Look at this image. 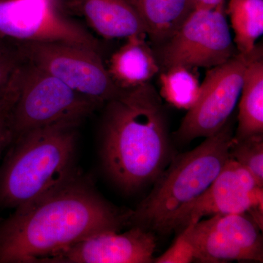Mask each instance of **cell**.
Returning a JSON list of instances; mask_svg holds the SVG:
<instances>
[{"label":"cell","mask_w":263,"mask_h":263,"mask_svg":"<svg viewBox=\"0 0 263 263\" xmlns=\"http://www.w3.org/2000/svg\"><path fill=\"white\" fill-rule=\"evenodd\" d=\"M262 55V48L257 45L250 53H238L224 63L209 69L200 84L198 100L187 110L175 133L176 139L187 143L220 130L239 100L247 66Z\"/></svg>","instance_id":"obj_7"},{"label":"cell","mask_w":263,"mask_h":263,"mask_svg":"<svg viewBox=\"0 0 263 263\" xmlns=\"http://www.w3.org/2000/svg\"><path fill=\"white\" fill-rule=\"evenodd\" d=\"M233 137L228 122L193 150L174 155L148 196L129 212V222L167 234L175 218L209 188L229 160Z\"/></svg>","instance_id":"obj_4"},{"label":"cell","mask_w":263,"mask_h":263,"mask_svg":"<svg viewBox=\"0 0 263 263\" xmlns=\"http://www.w3.org/2000/svg\"><path fill=\"white\" fill-rule=\"evenodd\" d=\"M235 139L263 135V59L257 57L246 69L240 93Z\"/></svg>","instance_id":"obj_16"},{"label":"cell","mask_w":263,"mask_h":263,"mask_svg":"<svg viewBox=\"0 0 263 263\" xmlns=\"http://www.w3.org/2000/svg\"><path fill=\"white\" fill-rule=\"evenodd\" d=\"M13 46H14V44L13 43L0 37V54H3L5 52L9 51L10 48H13Z\"/></svg>","instance_id":"obj_24"},{"label":"cell","mask_w":263,"mask_h":263,"mask_svg":"<svg viewBox=\"0 0 263 263\" xmlns=\"http://www.w3.org/2000/svg\"><path fill=\"white\" fill-rule=\"evenodd\" d=\"M129 216L79 174L0 221V263H44L91 235L119 231Z\"/></svg>","instance_id":"obj_1"},{"label":"cell","mask_w":263,"mask_h":263,"mask_svg":"<svg viewBox=\"0 0 263 263\" xmlns=\"http://www.w3.org/2000/svg\"><path fill=\"white\" fill-rule=\"evenodd\" d=\"M22 58L101 106L122 92L112 80L100 51L54 42L13 43Z\"/></svg>","instance_id":"obj_6"},{"label":"cell","mask_w":263,"mask_h":263,"mask_svg":"<svg viewBox=\"0 0 263 263\" xmlns=\"http://www.w3.org/2000/svg\"><path fill=\"white\" fill-rule=\"evenodd\" d=\"M233 214H248L262 228L263 186L230 157L209 188L175 218L168 233L181 231L205 216Z\"/></svg>","instance_id":"obj_10"},{"label":"cell","mask_w":263,"mask_h":263,"mask_svg":"<svg viewBox=\"0 0 263 263\" xmlns=\"http://www.w3.org/2000/svg\"><path fill=\"white\" fill-rule=\"evenodd\" d=\"M175 155L161 97L147 83L106 104L102 127L104 169L133 193L153 183Z\"/></svg>","instance_id":"obj_2"},{"label":"cell","mask_w":263,"mask_h":263,"mask_svg":"<svg viewBox=\"0 0 263 263\" xmlns=\"http://www.w3.org/2000/svg\"><path fill=\"white\" fill-rule=\"evenodd\" d=\"M61 122L29 132L9 145L0 166V207L15 209L76 177L78 127Z\"/></svg>","instance_id":"obj_3"},{"label":"cell","mask_w":263,"mask_h":263,"mask_svg":"<svg viewBox=\"0 0 263 263\" xmlns=\"http://www.w3.org/2000/svg\"><path fill=\"white\" fill-rule=\"evenodd\" d=\"M22 61L23 58L15 45L9 51L0 54V98L5 94L13 72Z\"/></svg>","instance_id":"obj_22"},{"label":"cell","mask_w":263,"mask_h":263,"mask_svg":"<svg viewBox=\"0 0 263 263\" xmlns=\"http://www.w3.org/2000/svg\"><path fill=\"white\" fill-rule=\"evenodd\" d=\"M262 230L248 214L216 215L191 223L195 261L262 262Z\"/></svg>","instance_id":"obj_11"},{"label":"cell","mask_w":263,"mask_h":263,"mask_svg":"<svg viewBox=\"0 0 263 263\" xmlns=\"http://www.w3.org/2000/svg\"><path fill=\"white\" fill-rule=\"evenodd\" d=\"M237 51L224 13V3L214 8L195 9L161 50L164 68L183 66L212 68Z\"/></svg>","instance_id":"obj_8"},{"label":"cell","mask_w":263,"mask_h":263,"mask_svg":"<svg viewBox=\"0 0 263 263\" xmlns=\"http://www.w3.org/2000/svg\"><path fill=\"white\" fill-rule=\"evenodd\" d=\"M200 91V81L192 68L176 66L166 69L160 76V97L176 108H193Z\"/></svg>","instance_id":"obj_18"},{"label":"cell","mask_w":263,"mask_h":263,"mask_svg":"<svg viewBox=\"0 0 263 263\" xmlns=\"http://www.w3.org/2000/svg\"><path fill=\"white\" fill-rule=\"evenodd\" d=\"M0 37L11 43H70L100 51L99 41L62 15L52 0H0Z\"/></svg>","instance_id":"obj_9"},{"label":"cell","mask_w":263,"mask_h":263,"mask_svg":"<svg viewBox=\"0 0 263 263\" xmlns=\"http://www.w3.org/2000/svg\"><path fill=\"white\" fill-rule=\"evenodd\" d=\"M230 157L238 162L263 186V135L232 139Z\"/></svg>","instance_id":"obj_19"},{"label":"cell","mask_w":263,"mask_h":263,"mask_svg":"<svg viewBox=\"0 0 263 263\" xmlns=\"http://www.w3.org/2000/svg\"><path fill=\"white\" fill-rule=\"evenodd\" d=\"M194 9L214 8L224 3V0H190Z\"/></svg>","instance_id":"obj_23"},{"label":"cell","mask_w":263,"mask_h":263,"mask_svg":"<svg viewBox=\"0 0 263 263\" xmlns=\"http://www.w3.org/2000/svg\"><path fill=\"white\" fill-rule=\"evenodd\" d=\"M14 75L16 96L10 115V143L56 123H81L100 107L24 59Z\"/></svg>","instance_id":"obj_5"},{"label":"cell","mask_w":263,"mask_h":263,"mask_svg":"<svg viewBox=\"0 0 263 263\" xmlns=\"http://www.w3.org/2000/svg\"><path fill=\"white\" fill-rule=\"evenodd\" d=\"M195 261V250L191 238V224L180 231L174 245L160 257H156V263H189Z\"/></svg>","instance_id":"obj_20"},{"label":"cell","mask_w":263,"mask_h":263,"mask_svg":"<svg viewBox=\"0 0 263 263\" xmlns=\"http://www.w3.org/2000/svg\"><path fill=\"white\" fill-rule=\"evenodd\" d=\"M156 247L153 232L133 226L123 233L108 230L91 235L44 263H151Z\"/></svg>","instance_id":"obj_12"},{"label":"cell","mask_w":263,"mask_h":263,"mask_svg":"<svg viewBox=\"0 0 263 263\" xmlns=\"http://www.w3.org/2000/svg\"><path fill=\"white\" fill-rule=\"evenodd\" d=\"M146 37L133 36L112 55L108 71L122 89L138 87L149 82L160 70L158 62Z\"/></svg>","instance_id":"obj_14"},{"label":"cell","mask_w":263,"mask_h":263,"mask_svg":"<svg viewBox=\"0 0 263 263\" xmlns=\"http://www.w3.org/2000/svg\"><path fill=\"white\" fill-rule=\"evenodd\" d=\"M227 13L238 53H249L263 33V0H230Z\"/></svg>","instance_id":"obj_17"},{"label":"cell","mask_w":263,"mask_h":263,"mask_svg":"<svg viewBox=\"0 0 263 263\" xmlns=\"http://www.w3.org/2000/svg\"><path fill=\"white\" fill-rule=\"evenodd\" d=\"M5 94L0 98V156L11 142L10 115L14 104L16 89L14 81L10 79Z\"/></svg>","instance_id":"obj_21"},{"label":"cell","mask_w":263,"mask_h":263,"mask_svg":"<svg viewBox=\"0 0 263 263\" xmlns=\"http://www.w3.org/2000/svg\"><path fill=\"white\" fill-rule=\"evenodd\" d=\"M146 25L148 35L164 43L180 28L194 9L190 0H126Z\"/></svg>","instance_id":"obj_15"},{"label":"cell","mask_w":263,"mask_h":263,"mask_svg":"<svg viewBox=\"0 0 263 263\" xmlns=\"http://www.w3.org/2000/svg\"><path fill=\"white\" fill-rule=\"evenodd\" d=\"M91 28L105 39L148 35L144 22L126 0H76Z\"/></svg>","instance_id":"obj_13"}]
</instances>
